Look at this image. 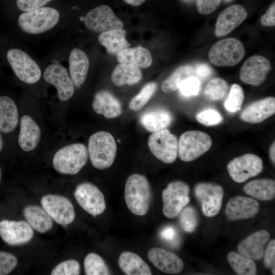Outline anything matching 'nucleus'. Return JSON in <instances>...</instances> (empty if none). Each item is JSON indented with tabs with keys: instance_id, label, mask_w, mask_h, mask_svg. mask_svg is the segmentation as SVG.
Here are the masks:
<instances>
[{
	"instance_id": "nucleus-42",
	"label": "nucleus",
	"mask_w": 275,
	"mask_h": 275,
	"mask_svg": "<svg viewBox=\"0 0 275 275\" xmlns=\"http://www.w3.org/2000/svg\"><path fill=\"white\" fill-rule=\"evenodd\" d=\"M200 79L195 76H190L184 80L180 85L181 94L185 97H192L198 94L201 89Z\"/></svg>"
},
{
	"instance_id": "nucleus-43",
	"label": "nucleus",
	"mask_w": 275,
	"mask_h": 275,
	"mask_svg": "<svg viewBox=\"0 0 275 275\" xmlns=\"http://www.w3.org/2000/svg\"><path fill=\"white\" fill-rule=\"evenodd\" d=\"M196 119L200 123L210 126L221 123L223 121V117L216 110L207 109L199 113L196 115Z\"/></svg>"
},
{
	"instance_id": "nucleus-3",
	"label": "nucleus",
	"mask_w": 275,
	"mask_h": 275,
	"mask_svg": "<svg viewBox=\"0 0 275 275\" xmlns=\"http://www.w3.org/2000/svg\"><path fill=\"white\" fill-rule=\"evenodd\" d=\"M88 156V150L84 144L74 143L60 149L53 157L52 163L57 172L74 175L86 165Z\"/></svg>"
},
{
	"instance_id": "nucleus-40",
	"label": "nucleus",
	"mask_w": 275,
	"mask_h": 275,
	"mask_svg": "<svg viewBox=\"0 0 275 275\" xmlns=\"http://www.w3.org/2000/svg\"><path fill=\"white\" fill-rule=\"evenodd\" d=\"M179 214V221L182 229L187 233L194 232L198 225V216L195 209L191 207H187L183 209Z\"/></svg>"
},
{
	"instance_id": "nucleus-56",
	"label": "nucleus",
	"mask_w": 275,
	"mask_h": 275,
	"mask_svg": "<svg viewBox=\"0 0 275 275\" xmlns=\"http://www.w3.org/2000/svg\"><path fill=\"white\" fill-rule=\"evenodd\" d=\"M185 1H191V0H184Z\"/></svg>"
},
{
	"instance_id": "nucleus-22",
	"label": "nucleus",
	"mask_w": 275,
	"mask_h": 275,
	"mask_svg": "<svg viewBox=\"0 0 275 275\" xmlns=\"http://www.w3.org/2000/svg\"><path fill=\"white\" fill-rule=\"evenodd\" d=\"M270 234L265 230L256 231L242 240L237 246L239 254L255 260L262 258L264 246L269 241Z\"/></svg>"
},
{
	"instance_id": "nucleus-33",
	"label": "nucleus",
	"mask_w": 275,
	"mask_h": 275,
	"mask_svg": "<svg viewBox=\"0 0 275 275\" xmlns=\"http://www.w3.org/2000/svg\"><path fill=\"white\" fill-rule=\"evenodd\" d=\"M125 36V30H115L101 33L98 40L100 43L105 47L107 53L117 54L130 46Z\"/></svg>"
},
{
	"instance_id": "nucleus-45",
	"label": "nucleus",
	"mask_w": 275,
	"mask_h": 275,
	"mask_svg": "<svg viewBox=\"0 0 275 275\" xmlns=\"http://www.w3.org/2000/svg\"><path fill=\"white\" fill-rule=\"evenodd\" d=\"M51 0H17L18 9L24 12L31 11L43 7Z\"/></svg>"
},
{
	"instance_id": "nucleus-26",
	"label": "nucleus",
	"mask_w": 275,
	"mask_h": 275,
	"mask_svg": "<svg viewBox=\"0 0 275 275\" xmlns=\"http://www.w3.org/2000/svg\"><path fill=\"white\" fill-rule=\"evenodd\" d=\"M172 120L171 114L168 111L161 108L148 110L140 117L142 126L152 132L166 128L170 125Z\"/></svg>"
},
{
	"instance_id": "nucleus-8",
	"label": "nucleus",
	"mask_w": 275,
	"mask_h": 275,
	"mask_svg": "<svg viewBox=\"0 0 275 275\" xmlns=\"http://www.w3.org/2000/svg\"><path fill=\"white\" fill-rule=\"evenodd\" d=\"M148 145L152 154L164 163H173L177 158L178 141L168 129L153 132L149 137Z\"/></svg>"
},
{
	"instance_id": "nucleus-1",
	"label": "nucleus",
	"mask_w": 275,
	"mask_h": 275,
	"mask_svg": "<svg viewBox=\"0 0 275 275\" xmlns=\"http://www.w3.org/2000/svg\"><path fill=\"white\" fill-rule=\"evenodd\" d=\"M124 199L128 209L138 216L148 212L151 200V189L147 178L143 175L133 174L127 179Z\"/></svg>"
},
{
	"instance_id": "nucleus-50",
	"label": "nucleus",
	"mask_w": 275,
	"mask_h": 275,
	"mask_svg": "<svg viewBox=\"0 0 275 275\" xmlns=\"http://www.w3.org/2000/svg\"><path fill=\"white\" fill-rule=\"evenodd\" d=\"M177 235V231L172 226H167L164 228L160 232L161 238L168 241H174Z\"/></svg>"
},
{
	"instance_id": "nucleus-34",
	"label": "nucleus",
	"mask_w": 275,
	"mask_h": 275,
	"mask_svg": "<svg viewBox=\"0 0 275 275\" xmlns=\"http://www.w3.org/2000/svg\"><path fill=\"white\" fill-rule=\"evenodd\" d=\"M193 76H195V71L192 66H181L162 83L161 90L164 93L173 92L179 89L184 80Z\"/></svg>"
},
{
	"instance_id": "nucleus-16",
	"label": "nucleus",
	"mask_w": 275,
	"mask_h": 275,
	"mask_svg": "<svg viewBox=\"0 0 275 275\" xmlns=\"http://www.w3.org/2000/svg\"><path fill=\"white\" fill-rule=\"evenodd\" d=\"M43 76L46 82L55 86L60 100H67L73 95L74 83L67 69L61 65L52 64L49 65Z\"/></svg>"
},
{
	"instance_id": "nucleus-24",
	"label": "nucleus",
	"mask_w": 275,
	"mask_h": 275,
	"mask_svg": "<svg viewBox=\"0 0 275 275\" xmlns=\"http://www.w3.org/2000/svg\"><path fill=\"white\" fill-rule=\"evenodd\" d=\"M41 133L39 126L32 117L28 115L21 117L18 143L23 151L34 150L39 144Z\"/></svg>"
},
{
	"instance_id": "nucleus-37",
	"label": "nucleus",
	"mask_w": 275,
	"mask_h": 275,
	"mask_svg": "<svg viewBox=\"0 0 275 275\" xmlns=\"http://www.w3.org/2000/svg\"><path fill=\"white\" fill-rule=\"evenodd\" d=\"M228 90L229 86L225 79L221 77H215L208 82L204 88V94L208 99L217 101L224 98Z\"/></svg>"
},
{
	"instance_id": "nucleus-32",
	"label": "nucleus",
	"mask_w": 275,
	"mask_h": 275,
	"mask_svg": "<svg viewBox=\"0 0 275 275\" xmlns=\"http://www.w3.org/2000/svg\"><path fill=\"white\" fill-rule=\"evenodd\" d=\"M243 191L259 200H271L275 196V182L268 179L252 180L244 186Z\"/></svg>"
},
{
	"instance_id": "nucleus-13",
	"label": "nucleus",
	"mask_w": 275,
	"mask_h": 275,
	"mask_svg": "<svg viewBox=\"0 0 275 275\" xmlns=\"http://www.w3.org/2000/svg\"><path fill=\"white\" fill-rule=\"evenodd\" d=\"M43 208L58 224L66 226L72 223L75 218L74 207L67 198L57 195H47L41 201Z\"/></svg>"
},
{
	"instance_id": "nucleus-48",
	"label": "nucleus",
	"mask_w": 275,
	"mask_h": 275,
	"mask_svg": "<svg viewBox=\"0 0 275 275\" xmlns=\"http://www.w3.org/2000/svg\"><path fill=\"white\" fill-rule=\"evenodd\" d=\"M261 23L264 26H273L275 25V3H272L266 13L261 17Z\"/></svg>"
},
{
	"instance_id": "nucleus-41",
	"label": "nucleus",
	"mask_w": 275,
	"mask_h": 275,
	"mask_svg": "<svg viewBox=\"0 0 275 275\" xmlns=\"http://www.w3.org/2000/svg\"><path fill=\"white\" fill-rule=\"evenodd\" d=\"M80 266L78 261L70 259L58 264L51 272V275H78Z\"/></svg>"
},
{
	"instance_id": "nucleus-28",
	"label": "nucleus",
	"mask_w": 275,
	"mask_h": 275,
	"mask_svg": "<svg viewBox=\"0 0 275 275\" xmlns=\"http://www.w3.org/2000/svg\"><path fill=\"white\" fill-rule=\"evenodd\" d=\"M121 270L127 275H151L149 265L138 254L129 251L121 254L118 259Z\"/></svg>"
},
{
	"instance_id": "nucleus-54",
	"label": "nucleus",
	"mask_w": 275,
	"mask_h": 275,
	"mask_svg": "<svg viewBox=\"0 0 275 275\" xmlns=\"http://www.w3.org/2000/svg\"><path fill=\"white\" fill-rule=\"evenodd\" d=\"M1 179H2V170H1V169L0 168V183L1 182Z\"/></svg>"
},
{
	"instance_id": "nucleus-18",
	"label": "nucleus",
	"mask_w": 275,
	"mask_h": 275,
	"mask_svg": "<svg viewBox=\"0 0 275 275\" xmlns=\"http://www.w3.org/2000/svg\"><path fill=\"white\" fill-rule=\"evenodd\" d=\"M248 15L246 9L240 5H232L225 9L217 18L216 36L221 37L229 34L243 22Z\"/></svg>"
},
{
	"instance_id": "nucleus-6",
	"label": "nucleus",
	"mask_w": 275,
	"mask_h": 275,
	"mask_svg": "<svg viewBox=\"0 0 275 275\" xmlns=\"http://www.w3.org/2000/svg\"><path fill=\"white\" fill-rule=\"evenodd\" d=\"M212 145L210 136L198 130L183 133L178 141V154L181 160L189 162L208 151Z\"/></svg>"
},
{
	"instance_id": "nucleus-4",
	"label": "nucleus",
	"mask_w": 275,
	"mask_h": 275,
	"mask_svg": "<svg viewBox=\"0 0 275 275\" xmlns=\"http://www.w3.org/2000/svg\"><path fill=\"white\" fill-rule=\"evenodd\" d=\"M60 14L51 7H41L21 13L18 24L21 30L31 34H39L53 28L58 22Z\"/></svg>"
},
{
	"instance_id": "nucleus-53",
	"label": "nucleus",
	"mask_w": 275,
	"mask_h": 275,
	"mask_svg": "<svg viewBox=\"0 0 275 275\" xmlns=\"http://www.w3.org/2000/svg\"><path fill=\"white\" fill-rule=\"evenodd\" d=\"M3 147V142L1 134L0 133V151L2 150Z\"/></svg>"
},
{
	"instance_id": "nucleus-12",
	"label": "nucleus",
	"mask_w": 275,
	"mask_h": 275,
	"mask_svg": "<svg viewBox=\"0 0 275 275\" xmlns=\"http://www.w3.org/2000/svg\"><path fill=\"white\" fill-rule=\"evenodd\" d=\"M74 195L81 207L92 216L96 217L105 211L104 195L94 184L90 182L80 183L76 186Z\"/></svg>"
},
{
	"instance_id": "nucleus-2",
	"label": "nucleus",
	"mask_w": 275,
	"mask_h": 275,
	"mask_svg": "<svg viewBox=\"0 0 275 275\" xmlns=\"http://www.w3.org/2000/svg\"><path fill=\"white\" fill-rule=\"evenodd\" d=\"M88 150L94 167L104 170L113 164L117 154V144L111 133L100 131L90 136Z\"/></svg>"
},
{
	"instance_id": "nucleus-55",
	"label": "nucleus",
	"mask_w": 275,
	"mask_h": 275,
	"mask_svg": "<svg viewBox=\"0 0 275 275\" xmlns=\"http://www.w3.org/2000/svg\"><path fill=\"white\" fill-rule=\"evenodd\" d=\"M225 2H230L232 0H224Z\"/></svg>"
},
{
	"instance_id": "nucleus-15",
	"label": "nucleus",
	"mask_w": 275,
	"mask_h": 275,
	"mask_svg": "<svg viewBox=\"0 0 275 275\" xmlns=\"http://www.w3.org/2000/svg\"><path fill=\"white\" fill-rule=\"evenodd\" d=\"M271 68L270 63L266 58L254 55L243 64L240 70L239 78L245 84L257 86L264 81Z\"/></svg>"
},
{
	"instance_id": "nucleus-52",
	"label": "nucleus",
	"mask_w": 275,
	"mask_h": 275,
	"mask_svg": "<svg viewBox=\"0 0 275 275\" xmlns=\"http://www.w3.org/2000/svg\"><path fill=\"white\" fill-rule=\"evenodd\" d=\"M125 3L133 6L142 5L146 0H123Z\"/></svg>"
},
{
	"instance_id": "nucleus-36",
	"label": "nucleus",
	"mask_w": 275,
	"mask_h": 275,
	"mask_svg": "<svg viewBox=\"0 0 275 275\" xmlns=\"http://www.w3.org/2000/svg\"><path fill=\"white\" fill-rule=\"evenodd\" d=\"M84 269L87 275H108L110 271L107 264L99 255L91 253L88 254L84 262Z\"/></svg>"
},
{
	"instance_id": "nucleus-44",
	"label": "nucleus",
	"mask_w": 275,
	"mask_h": 275,
	"mask_svg": "<svg viewBox=\"0 0 275 275\" xmlns=\"http://www.w3.org/2000/svg\"><path fill=\"white\" fill-rule=\"evenodd\" d=\"M17 259L12 254L0 251V275L10 273L16 266Z\"/></svg>"
},
{
	"instance_id": "nucleus-7",
	"label": "nucleus",
	"mask_w": 275,
	"mask_h": 275,
	"mask_svg": "<svg viewBox=\"0 0 275 275\" xmlns=\"http://www.w3.org/2000/svg\"><path fill=\"white\" fill-rule=\"evenodd\" d=\"M189 187L181 181L168 184L162 191V212L168 218L177 217L189 203Z\"/></svg>"
},
{
	"instance_id": "nucleus-10",
	"label": "nucleus",
	"mask_w": 275,
	"mask_h": 275,
	"mask_svg": "<svg viewBox=\"0 0 275 275\" xmlns=\"http://www.w3.org/2000/svg\"><path fill=\"white\" fill-rule=\"evenodd\" d=\"M263 169V161L257 155L248 153L231 160L227 165L229 175L235 182L242 183L259 174Z\"/></svg>"
},
{
	"instance_id": "nucleus-5",
	"label": "nucleus",
	"mask_w": 275,
	"mask_h": 275,
	"mask_svg": "<svg viewBox=\"0 0 275 275\" xmlns=\"http://www.w3.org/2000/svg\"><path fill=\"white\" fill-rule=\"evenodd\" d=\"M245 54L242 42L235 38H228L216 42L208 52V58L218 67H231L239 63Z\"/></svg>"
},
{
	"instance_id": "nucleus-51",
	"label": "nucleus",
	"mask_w": 275,
	"mask_h": 275,
	"mask_svg": "<svg viewBox=\"0 0 275 275\" xmlns=\"http://www.w3.org/2000/svg\"><path fill=\"white\" fill-rule=\"evenodd\" d=\"M269 156L272 163H275V142H274L269 148Z\"/></svg>"
},
{
	"instance_id": "nucleus-47",
	"label": "nucleus",
	"mask_w": 275,
	"mask_h": 275,
	"mask_svg": "<svg viewBox=\"0 0 275 275\" xmlns=\"http://www.w3.org/2000/svg\"><path fill=\"white\" fill-rule=\"evenodd\" d=\"M264 263L266 268H271L272 274L275 270V240H271L268 244L264 254Z\"/></svg>"
},
{
	"instance_id": "nucleus-9",
	"label": "nucleus",
	"mask_w": 275,
	"mask_h": 275,
	"mask_svg": "<svg viewBox=\"0 0 275 275\" xmlns=\"http://www.w3.org/2000/svg\"><path fill=\"white\" fill-rule=\"evenodd\" d=\"M7 57L15 75L21 81L31 84L40 79L41 71L39 66L24 51L11 49L8 51Z\"/></svg>"
},
{
	"instance_id": "nucleus-17",
	"label": "nucleus",
	"mask_w": 275,
	"mask_h": 275,
	"mask_svg": "<svg viewBox=\"0 0 275 275\" xmlns=\"http://www.w3.org/2000/svg\"><path fill=\"white\" fill-rule=\"evenodd\" d=\"M33 235L32 227L25 221L4 219L0 222V236L8 244L26 243L32 239Z\"/></svg>"
},
{
	"instance_id": "nucleus-23",
	"label": "nucleus",
	"mask_w": 275,
	"mask_h": 275,
	"mask_svg": "<svg viewBox=\"0 0 275 275\" xmlns=\"http://www.w3.org/2000/svg\"><path fill=\"white\" fill-rule=\"evenodd\" d=\"M92 107L97 114L108 119L118 117L122 112L120 101L106 90L96 93L92 102Z\"/></svg>"
},
{
	"instance_id": "nucleus-38",
	"label": "nucleus",
	"mask_w": 275,
	"mask_h": 275,
	"mask_svg": "<svg viewBox=\"0 0 275 275\" xmlns=\"http://www.w3.org/2000/svg\"><path fill=\"white\" fill-rule=\"evenodd\" d=\"M157 85L154 82H150L145 85L140 92L130 100L129 108L134 112L140 111L154 94Z\"/></svg>"
},
{
	"instance_id": "nucleus-46",
	"label": "nucleus",
	"mask_w": 275,
	"mask_h": 275,
	"mask_svg": "<svg viewBox=\"0 0 275 275\" xmlns=\"http://www.w3.org/2000/svg\"><path fill=\"white\" fill-rule=\"evenodd\" d=\"M221 2V0H197L198 11L201 14H209L217 9Z\"/></svg>"
},
{
	"instance_id": "nucleus-31",
	"label": "nucleus",
	"mask_w": 275,
	"mask_h": 275,
	"mask_svg": "<svg viewBox=\"0 0 275 275\" xmlns=\"http://www.w3.org/2000/svg\"><path fill=\"white\" fill-rule=\"evenodd\" d=\"M142 78V74L140 68L124 63L116 65L111 75L112 81L117 86L134 85Z\"/></svg>"
},
{
	"instance_id": "nucleus-14",
	"label": "nucleus",
	"mask_w": 275,
	"mask_h": 275,
	"mask_svg": "<svg viewBox=\"0 0 275 275\" xmlns=\"http://www.w3.org/2000/svg\"><path fill=\"white\" fill-rule=\"evenodd\" d=\"M195 194L201 203L203 214L207 217L216 215L222 206L224 190L218 185L200 183L195 189Z\"/></svg>"
},
{
	"instance_id": "nucleus-11",
	"label": "nucleus",
	"mask_w": 275,
	"mask_h": 275,
	"mask_svg": "<svg viewBox=\"0 0 275 275\" xmlns=\"http://www.w3.org/2000/svg\"><path fill=\"white\" fill-rule=\"evenodd\" d=\"M87 28L96 32L123 29V22L107 5H101L91 10L84 18Z\"/></svg>"
},
{
	"instance_id": "nucleus-49",
	"label": "nucleus",
	"mask_w": 275,
	"mask_h": 275,
	"mask_svg": "<svg viewBox=\"0 0 275 275\" xmlns=\"http://www.w3.org/2000/svg\"><path fill=\"white\" fill-rule=\"evenodd\" d=\"M195 75L199 79H206L212 74V69L206 64L200 63L196 65L194 68Z\"/></svg>"
},
{
	"instance_id": "nucleus-19",
	"label": "nucleus",
	"mask_w": 275,
	"mask_h": 275,
	"mask_svg": "<svg viewBox=\"0 0 275 275\" xmlns=\"http://www.w3.org/2000/svg\"><path fill=\"white\" fill-rule=\"evenodd\" d=\"M148 258L158 269L168 274H178L183 268V262L176 254L160 248L151 249Z\"/></svg>"
},
{
	"instance_id": "nucleus-39",
	"label": "nucleus",
	"mask_w": 275,
	"mask_h": 275,
	"mask_svg": "<svg viewBox=\"0 0 275 275\" xmlns=\"http://www.w3.org/2000/svg\"><path fill=\"white\" fill-rule=\"evenodd\" d=\"M244 100V93L241 87L238 84H233L224 102L225 108L231 113L240 109Z\"/></svg>"
},
{
	"instance_id": "nucleus-29",
	"label": "nucleus",
	"mask_w": 275,
	"mask_h": 275,
	"mask_svg": "<svg viewBox=\"0 0 275 275\" xmlns=\"http://www.w3.org/2000/svg\"><path fill=\"white\" fill-rule=\"evenodd\" d=\"M18 122V112L14 101L8 96H0V130L5 133L10 132Z\"/></svg>"
},
{
	"instance_id": "nucleus-25",
	"label": "nucleus",
	"mask_w": 275,
	"mask_h": 275,
	"mask_svg": "<svg viewBox=\"0 0 275 275\" xmlns=\"http://www.w3.org/2000/svg\"><path fill=\"white\" fill-rule=\"evenodd\" d=\"M69 72L74 84L79 87L85 81L89 67V61L86 54L78 48H74L70 52Z\"/></svg>"
},
{
	"instance_id": "nucleus-35",
	"label": "nucleus",
	"mask_w": 275,
	"mask_h": 275,
	"mask_svg": "<svg viewBox=\"0 0 275 275\" xmlns=\"http://www.w3.org/2000/svg\"><path fill=\"white\" fill-rule=\"evenodd\" d=\"M227 260L232 269L239 275H255L256 266L252 259L240 254L231 252L227 256Z\"/></svg>"
},
{
	"instance_id": "nucleus-21",
	"label": "nucleus",
	"mask_w": 275,
	"mask_h": 275,
	"mask_svg": "<svg viewBox=\"0 0 275 275\" xmlns=\"http://www.w3.org/2000/svg\"><path fill=\"white\" fill-rule=\"evenodd\" d=\"M275 113V98L268 97L252 102L242 111L240 115L244 122L256 124L263 122Z\"/></svg>"
},
{
	"instance_id": "nucleus-20",
	"label": "nucleus",
	"mask_w": 275,
	"mask_h": 275,
	"mask_svg": "<svg viewBox=\"0 0 275 275\" xmlns=\"http://www.w3.org/2000/svg\"><path fill=\"white\" fill-rule=\"evenodd\" d=\"M260 205L255 200L243 196L232 198L228 202L226 208L227 216L231 220H238L251 218L257 214Z\"/></svg>"
},
{
	"instance_id": "nucleus-27",
	"label": "nucleus",
	"mask_w": 275,
	"mask_h": 275,
	"mask_svg": "<svg viewBox=\"0 0 275 275\" xmlns=\"http://www.w3.org/2000/svg\"><path fill=\"white\" fill-rule=\"evenodd\" d=\"M117 57L120 63L131 64L141 68H148L152 63L150 51L142 46L127 47L118 52Z\"/></svg>"
},
{
	"instance_id": "nucleus-30",
	"label": "nucleus",
	"mask_w": 275,
	"mask_h": 275,
	"mask_svg": "<svg viewBox=\"0 0 275 275\" xmlns=\"http://www.w3.org/2000/svg\"><path fill=\"white\" fill-rule=\"evenodd\" d=\"M23 213L32 228L40 233L46 232L52 227L51 217L43 208L39 206H28L23 209Z\"/></svg>"
}]
</instances>
